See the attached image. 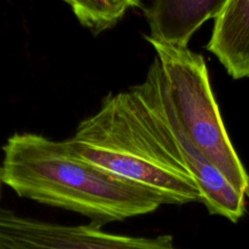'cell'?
I'll use <instances>...</instances> for the list:
<instances>
[{"label":"cell","instance_id":"3","mask_svg":"<svg viewBox=\"0 0 249 249\" xmlns=\"http://www.w3.org/2000/svg\"><path fill=\"white\" fill-rule=\"evenodd\" d=\"M144 38L156 52L170 103L186 134L235 190L249 196V175L222 121L203 56Z\"/></svg>","mask_w":249,"mask_h":249},{"label":"cell","instance_id":"4","mask_svg":"<svg viewBox=\"0 0 249 249\" xmlns=\"http://www.w3.org/2000/svg\"><path fill=\"white\" fill-rule=\"evenodd\" d=\"M128 89L144 105L159 141L196 182L200 202L208 212L237 222L244 214L246 196L229 183L186 134L173 111L157 56L150 64L144 81Z\"/></svg>","mask_w":249,"mask_h":249},{"label":"cell","instance_id":"9","mask_svg":"<svg viewBox=\"0 0 249 249\" xmlns=\"http://www.w3.org/2000/svg\"><path fill=\"white\" fill-rule=\"evenodd\" d=\"M0 249H7L3 244H2V242L0 241Z\"/></svg>","mask_w":249,"mask_h":249},{"label":"cell","instance_id":"7","mask_svg":"<svg viewBox=\"0 0 249 249\" xmlns=\"http://www.w3.org/2000/svg\"><path fill=\"white\" fill-rule=\"evenodd\" d=\"M235 80L249 78V0H226L206 45Z\"/></svg>","mask_w":249,"mask_h":249},{"label":"cell","instance_id":"8","mask_svg":"<svg viewBox=\"0 0 249 249\" xmlns=\"http://www.w3.org/2000/svg\"><path fill=\"white\" fill-rule=\"evenodd\" d=\"M71 11L84 27L88 28L93 36L113 28L131 8H140L138 0L117 1H65Z\"/></svg>","mask_w":249,"mask_h":249},{"label":"cell","instance_id":"2","mask_svg":"<svg viewBox=\"0 0 249 249\" xmlns=\"http://www.w3.org/2000/svg\"><path fill=\"white\" fill-rule=\"evenodd\" d=\"M63 143L74 157L157 193L166 204L200 202L196 182L159 141L129 89L108 93Z\"/></svg>","mask_w":249,"mask_h":249},{"label":"cell","instance_id":"5","mask_svg":"<svg viewBox=\"0 0 249 249\" xmlns=\"http://www.w3.org/2000/svg\"><path fill=\"white\" fill-rule=\"evenodd\" d=\"M0 241L7 249H178L170 234H115L89 223L68 226L21 216L1 205Z\"/></svg>","mask_w":249,"mask_h":249},{"label":"cell","instance_id":"10","mask_svg":"<svg viewBox=\"0 0 249 249\" xmlns=\"http://www.w3.org/2000/svg\"><path fill=\"white\" fill-rule=\"evenodd\" d=\"M0 186H1V181H0Z\"/></svg>","mask_w":249,"mask_h":249},{"label":"cell","instance_id":"6","mask_svg":"<svg viewBox=\"0 0 249 249\" xmlns=\"http://www.w3.org/2000/svg\"><path fill=\"white\" fill-rule=\"evenodd\" d=\"M226 0H156L142 3L151 39L177 49H187L194 33L215 18Z\"/></svg>","mask_w":249,"mask_h":249},{"label":"cell","instance_id":"1","mask_svg":"<svg viewBox=\"0 0 249 249\" xmlns=\"http://www.w3.org/2000/svg\"><path fill=\"white\" fill-rule=\"evenodd\" d=\"M2 150V183L18 196L81 214L94 227L102 229L166 204L157 193L74 157L63 141L15 133Z\"/></svg>","mask_w":249,"mask_h":249}]
</instances>
